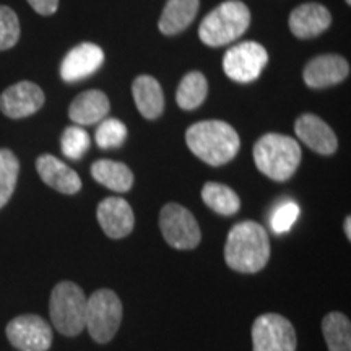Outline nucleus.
I'll return each mask as SVG.
<instances>
[{
  "instance_id": "f257e3e1",
  "label": "nucleus",
  "mask_w": 351,
  "mask_h": 351,
  "mask_svg": "<svg viewBox=\"0 0 351 351\" xmlns=\"http://www.w3.org/2000/svg\"><path fill=\"white\" fill-rule=\"evenodd\" d=\"M270 258V239L265 228L245 219L231 228L225 244L226 265L239 274H257Z\"/></svg>"
},
{
  "instance_id": "f03ea898",
  "label": "nucleus",
  "mask_w": 351,
  "mask_h": 351,
  "mask_svg": "<svg viewBox=\"0 0 351 351\" xmlns=\"http://www.w3.org/2000/svg\"><path fill=\"white\" fill-rule=\"evenodd\" d=\"M186 143L199 160L210 166H223L238 155V132L223 121H202L186 132Z\"/></svg>"
},
{
  "instance_id": "7ed1b4c3",
  "label": "nucleus",
  "mask_w": 351,
  "mask_h": 351,
  "mask_svg": "<svg viewBox=\"0 0 351 351\" xmlns=\"http://www.w3.org/2000/svg\"><path fill=\"white\" fill-rule=\"evenodd\" d=\"M254 161L271 181L285 182L293 178L301 163V147L295 138L282 134H265L254 145Z\"/></svg>"
},
{
  "instance_id": "20e7f679",
  "label": "nucleus",
  "mask_w": 351,
  "mask_h": 351,
  "mask_svg": "<svg viewBox=\"0 0 351 351\" xmlns=\"http://www.w3.org/2000/svg\"><path fill=\"white\" fill-rule=\"evenodd\" d=\"M251 25V12L241 0H226L202 20L199 36L210 47L225 46L244 34Z\"/></svg>"
},
{
  "instance_id": "39448f33",
  "label": "nucleus",
  "mask_w": 351,
  "mask_h": 351,
  "mask_svg": "<svg viewBox=\"0 0 351 351\" xmlns=\"http://www.w3.org/2000/svg\"><path fill=\"white\" fill-rule=\"evenodd\" d=\"M88 298L78 285L57 283L51 293L49 314L52 326L65 337H77L85 328Z\"/></svg>"
},
{
  "instance_id": "423d86ee",
  "label": "nucleus",
  "mask_w": 351,
  "mask_h": 351,
  "mask_svg": "<svg viewBox=\"0 0 351 351\" xmlns=\"http://www.w3.org/2000/svg\"><path fill=\"white\" fill-rule=\"evenodd\" d=\"M122 302L111 289L95 291L86 301L85 327L96 343H108L116 337L122 322Z\"/></svg>"
},
{
  "instance_id": "0eeeda50",
  "label": "nucleus",
  "mask_w": 351,
  "mask_h": 351,
  "mask_svg": "<svg viewBox=\"0 0 351 351\" xmlns=\"http://www.w3.org/2000/svg\"><path fill=\"white\" fill-rule=\"evenodd\" d=\"M160 230L166 243L179 251H191L200 244L199 223L194 215L179 204H168L161 208Z\"/></svg>"
},
{
  "instance_id": "6e6552de",
  "label": "nucleus",
  "mask_w": 351,
  "mask_h": 351,
  "mask_svg": "<svg viewBox=\"0 0 351 351\" xmlns=\"http://www.w3.org/2000/svg\"><path fill=\"white\" fill-rule=\"evenodd\" d=\"M252 351H296L293 324L280 314L258 315L252 324Z\"/></svg>"
},
{
  "instance_id": "1a4fd4ad",
  "label": "nucleus",
  "mask_w": 351,
  "mask_h": 351,
  "mask_svg": "<svg viewBox=\"0 0 351 351\" xmlns=\"http://www.w3.org/2000/svg\"><path fill=\"white\" fill-rule=\"evenodd\" d=\"M267 62L269 54L265 47L256 41H245L226 51L223 57V70L231 80L249 83L261 77Z\"/></svg>"
},
{
  "instance_id": "9d476101",
  "label": "nucleus",
  "mask_w": 351,
  "mask_h": 351,
  "mask_svg": "<svg viewBox=\"0 0 351 351\" xmlns=\"http://www.w3.org/2000/svg\"><path fill=\"white\" fill-rule=\"evenodd\" d=\"M7 339L20 351H47L52 345V328L34 314L19 315L8 322Z\"/></svg>"
},
{
  "instance_id": "9b49d317",
  "label": "nucleus",
  "mask_w": 351,
  "mask_h": 351,
  "mask_svg": "<svg viewBox=\"0 0 351 351\" xmlns=\"http://www.w3.org/2000/svg\"><path fill=\"white\" fill-rule=\"evenodd\" d=\"M44 104V93L36 83L20 82L0 95V111L10 119L33 116Z\"/></svg>"
},
{
  "instance_id": "f8f14e48",
  "label": "nucleus",
  "mask_w": 351,
  "mask_h": 351,
  "mask_svg": "<svg viewBox=\"0 0 351 351\" xmlns=\"http://www.w3.org/2000/svg\"><path fill=\"white\" fill-rule=\"evenodd\" d=\"M96 218L104 234L111 239L129 236L135 225V217L129 202L121 197H108L96 208Z\"/></svg>"
},
{
  "instance_id": "ddd939ff",
  "label": "nucleus",
  "mask_w": 351,
  "mask_h": 351,
  "mask_svg": "<svg viewBox=\"0 0 351 351\" xmlns=\"http://www.w3.org/2000/svg\"><path fill=\"white\" fill-rule=\"evenodd\" d=\"M104 62V52L93 43H83L69 51L60 65V77L64 82L75 83L85 80Z\"/></svg>"
},
{
  "instance_id": "4468645a",
  "label": "nucleus",
  "mask_w": 351,
  "mask_h": 351,
  "mask_svg": "<svg viewBox=\"0 0 351 351\" xmlns=\"http://www.w3.org/2000/svg\"><path fill=\"white\" fill-rule=\"evenodd\" d=\"M295 132L302 143H306L311 150L319 155H333L339 147L335 132L330 129L327 122H324L314 114H302L301 117H298Z\"/></svg>"
},
{
  "instance_id": "2eb2a0df",
  "label": "nucleus",
  "mask_w": 351,
  "mask_h": 351,
  "mask_svg": "<svg viewBox=\"0 0 351 351\" xmlns=\"http://www.w3.org/2000/svg\"><path fill=\"white\" fill-rule=\"evenodd\" d=\"M350 73V65L341 56L324 54L306 65L302 78L309 88L319 90L343 82Z\"/></svg>"
},
{
  "instance_id": "dca6fc26",
  "label": "nucleus",
  "mask_w": 351,
  "mask_h": 351,
  "mask_svg": "<svg viewBox=\"0 0 351 351\" xmlns=\"http://www.w3.org/2000/svg\"><path fill=\"white\" fill-rule=\"evenodd\" d=\"M289 29L300 39L319 36L332 25V15L326 7L320 3L309 2L302 3L289 15Z\"/></svg>"
},
{
  "instance_id": "f3484780",
  "label": "nucleus",
  "mask_w": 351,
  "mask_h": 351,
  "mask_svg": "<svg viewBox=\"0 0 351 351\" xmlns=\"http://www.w3.org/2000/svg\"><path fill=\"white\" fill-rule=\"evenodd\" d=\"M39 178L44 184L56 189L60 194L73 195L82 189V179L75 171L69 168L64 161L52 155H41L36 161Z\"/></svg>"
},
{
  "instance_id": "a211bd4d",
  "label": "nucleus",
  "mask_w": 351,
  "mask_h": 351,
  "mask_svg": "<svg viewBox=\"0 0 351 351\" xmlns=\"http://www.w3.org/2000/svg\"><path fill=\"white\" fill-rule=\"evenodd\" d=\"M109 112V99L99 90H88L73 99L69 108V117L77 125H93L103 121Z\"/></svg>"
},
{
  "instance_id": "6ab92c4d",
  "label": "nucleus",
  "mask_w": 351,
  "mask_h": 351,
  "mask_svg": "<svg viewBox=\"0 0 351 351\" xmlns=\"http://www.w3.org/2000/svg\"><path fill=\"white\" fill-rule=\"evenodd\" d=\"M135 106L145 119H156L163 114L165 95L163 88L155 77L140 75L132 83Z\"/></svg>"
},
{
  "instance_id": "aec40b11",
  "label": "nucleus",
  "mask_w": 351,
  "mask_h": 351,
  "mask_svg": "<svg viewBox=\"0 0 351 351\" xmlns=\"http://www.w3.org/2000/svg\"><path fill=\"white\" fill-rule=\"evenodd\" d=\"M199 0H168L158 21V28L166 36L184 32L195 19L199 12Z\"/></svg>"
},
{
  "instance_id": "412c9836",
  "label": "nucleus",
  "mask_w": 351,
  "mask_h": 351,
  "mask_svg": "<svg viewBox=\"0 0 351 351\" xmlns=\"http://www.w3.org/2000/svg\"><path fill=\"white\" fill-rule=\"evenodd\" d=\"M91 176L101 186L119 194L129 192L134 186V173L129 166L112 160H98L91 165Z\"/></svg>"
},
{
  "instance_id": "4be33fe9",
  "label": "nucleus",
  "mask_w": 351,
  "mask_h": 351,
  "mask_svg": "<svg viewBox=\"0 0 351 351\" xmlns=\"http://www.w3.org/2000/svg\"><path fill=\"white\" fill-rule=\"evenodd\" d=\"M202 200L207 204L210 210L223 217H231L238 213L241 208V200L238 194L231 187L219 182H207L202 189Z\"/></svg>"
},
{
  "instance_id": "5701e85b",
  "label": "nucleus",
  "mask_w": 351,
  "mask_h": 351,
  "mask_svg": "<svg viewBox=\"0 0 351 351\" xmlns=\"http://www.w3.org/2000/svg\"><path fill=\"white\" fill-rule=\"evenodd\" d=\"M322 333L328 351H351V324L341 313H328L322 320Z\"/></svg>"
},
{
  "instance_id": "b1692460",
  "label": "nucleus",
  "mask_w": 351,
  "mask_h": 351,
  "mask_svg": "<svg viewBox=\"0 0 351 351\" xmlns=\"http://www.w3.org/2000/svg\"><path fill=\"white\" fill-rule=\"evenodd\" d=\"M208 93V82L204 73L191 72L179 83L178 93H176V101H178L179 108L192 111L197 109L204 103Z\"/></svg>"
},
{
  "instance_id": "393cba45",
  "label": "nucleus",
  "mask_w": 351,
  "mask_h": 351,
  "mask_svg": "<svg viewBox=\"0 0 351 351\" xmlns=\"http://www.w3.org/2000/svg\"><path fill=\"white\" fill-rule=\"evenodd\" d=\"M20 174V163L13 152L2 148L0 150V208L7 205L15 192Z\"/></svg>"
},
{
  "instance_id": "a878e982",
  "label": "nucleus",
  "mask_w": 351,
  "mask_h": 351,
  "mask_svg": "<svg viewBox=\"0 0 351 351\" xmlns=\"http://www.w3.org/2000/svg\"><path fill=\"white\" fill-rule=\"evenodd\" d=\"M60 148L70 160H80L90 148V135L82 125H70L64 130Z\"/></svg>"
},
{
  "instance_id": "bb28decb",
  "label": "nucleus",
  "mask_w": 351,
  "mask_h": 351,
  "mask_svg": "<svg viewBox=\"0 0 351 351\" xmlns=\"http://www.w3.org/2000/svg\"><path fill=\"white\" fill-rule=\"evenodd\" d=\"M96 143L103 150L109 148H117L125 142L127 138V127L119 119H104L96 129Z\"/></svg>"
},
{
  "instance_id": "cd10ccee",
  "label": "nucleus",
  "mask_w": 351,
  "mask_h": 351,
  "mask_svg": "<svg viewBox=\"0 0 351 351\" xmlns=\"http://www.w3.org/2000/svg\"><path fill=\"white\" fill-rule=\"evenodd\" d=\"M20 39V21L10 7L0 5V51L15 46Z\"/></svg>"
},
{
  "instance_id": "c85d7f7f",
  "label": "nucleus",
  "mask_w": 351,
  "mask_h": 351,
  "mask_svg": "<svg viewBox=\"0 0 351 351\" xmlns=\"http://www.w3.org/2000/svg\"><path fill=\"white\" fill-rule=\"evenodd\" d=\"M300 213L301 210L298 207V204H295V202L291 200L278 205V207L275 208V212L271 213V218H270L271 230L278 232V234H282V232H288L296 223V219L300 218Z\"/></svg>"
},
{
  "instance_id": "c756f323",
  "label": "nucleus",
  "mask_w": 351,
  "mask_h": 351,
  "mask_svg": "<svg viewBox=\"0 0 351 351\" xmlns=\"http://www.w3.org/2000/svg\"><path fill=\"white\" fill-rule=\"evenodd\" d=\"M28 3L33 7L34 12L44 16L56 13L57 7H59V0H28Z\"/></svg>"
},
{
  "instance_id": "7c9ffc66",
  "label": "nucleus",
  "mask_w": 351,
  "mask_h": 351,
  "mask_svg": "<svg viewBox=\"0 0 351 351\" xmlns=\"http://www.w3.org/2000/svg\"><path fill=\"white\" fill-rule=\"evenodd\" d=\"M343 230H345V234H346V239H351V218L346 217L345 218V223H343Z\"/></svg>"
},
{
  "instance_id": "2f4dec72",
  "label": "nucleus",
  "mask_w": 351,
  "mask_h": 351,
  "mask_svg": "<svg viewBox=\"0 0 351 351\" xmlns=\"http://www.w3.org/2000/svg\"><path fill=\"white\" fill-rule=\"evenodd\" d=\"M346 3H348V5H350V3H351V0H346Z\"/></svg>"
}]
</instances>
